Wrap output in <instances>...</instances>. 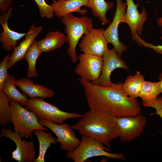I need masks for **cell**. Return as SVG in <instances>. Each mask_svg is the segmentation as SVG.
<instances>
[{
    "instance_id": "obj_1",
    "label": "cell",
    "mask_w": 162,
    "mask_h": 162,
    "mask_svg": "<svg viewBox=\"0 0 162 162\" xmlns=\"http://www.w3.org/2000/svg\"><path fill=\"white\" fill-rule=\"evenodd\" d=\"M79 82L89 108L102 111L117 117L135 116L141 113L137 98H130L126 94L122 82L103 87L81 78Z\"/></svg>"
},
{
    "instance_id": "obj_2",
    "label": "cell",
    "mask_w": 162,
    "mask_h": 162,
    "mask_svg": "<svg viewBox=\"0 0 162 162\" xmlns=\"http://www.w3.org/2000/svg\"><path fill=\"white\" fill-rule=\"evenodd\" d=\"M117 118L103 111L90 108L82 114L78 122L71 127L81 136L98 141L110 148V142L119 136Z\"/></svg>"
},
{
    "instance_id": "obj_3",
    "label": "cell",
    "mask_w": 162,
    "mask_h": 162,
    "mask_svg": "<svg viewBox=\"0 0 162 162\" xmlns=\"http://www.w3.org/2000/svg\"><path fill=\"white\" fill-rule=\"evenodd\" d=\"M61 22L65 27L66 43L69 44L67 50L68 56L75 63L78 60L76 46L82 36L88 33L92 28V20L84 16L77 17L71 14L62 18Z\"/></svg>"
},
{
    "instance_id": "obj_4",
    "label": "cell",
    "mask_w": 162,
    "mask_h": 162,
    "mask_svg": "<svg viewBox=\"0 0 162 162\" xmlns=\"http://www.w3.org/2000/svg\"><path fill=\"white\" fill-rule=\"evenodd\" d=\"M11 114L10 122L14 126V131L22 137L33 139L32 133L37 129L47 130L42 125L38 119L32 112L22 106L18 102L10 100Z\"/></svg>"
},
{
    "instance_id": "obj_5",
    "label": "cell",
    "mask_w": 162,
    "mask_h": 162,
    "mask_svg": "<svg viewBox=\"0 0 162 162\" xmlns=\"http://www.w3.org/2000/svg\"><path fill=\"white\" fill-rule=\"evenodd\" d=\"M80 142L78 147L73 151L68 152L65 157L74 162H84L90 158L104 156L113 159L125 160L122 153H113L102 143L86 136H81Z\"/></svg>"
},
{
    "instance_id": "obj_6",
    "label": "cell",
    "mask_w": 162,
    "mask_h": 162,
    "mask_svg": "<svg viewBox=\"0 0 162 162\" xmlns=\"http://www.w3.org/2000/svg\"><path fill=\"white\" fill-rule=\"evenodd\" d=\"M25 106L38 120H46L57 124L64 123L69 119L81 118L82 116L77 113L63 111L41 98L28 99Z\"/></svg>"
},
{
    "instance_id": "obj_7",
    "label": "cell",
    "mask_w": 162,
    "mask_h": 162,
    "mask_svg": "<svg viewBox=\"0 0 162 162\" xmlns=\"http://www.w3.org/2000/svg\"><path fill=\"white\" fill-rule=\"evenodd\" d=\"M5 137L12 140L15 143L16 148L11 152L10 159L18 162H33L36 154L34 142L32 140H22L19 134L11 129H2L0 137Z\"/></svg>"
},
{
    "instance_id": "obj_8",
    "label": "cell",
    "mask_w": 162,
    "mask_h": 162,
    "mask_svg": "<svg viewBox=\"0 0 162 162\" xmlns=\"http://www.w3.org/2000/svg\"><path fill=\"white\" fill-rule=\"evenodd\" d=\"M120 134L123 143H127L140 137L147 123V118L141 113L135 116L117 117Z\"/></svg>"
},
{
    "instance_id": "obj_9",
    "label": "cell",
    "mask_w": 162,
    "mask_h": 162,
    "mask_svg": "<svg viewBox=\"0 0 162 162\" xmlns=\"http://www.w3.org/2000/svg\"><path fill=\"white\" fill-rule=\"evenodd\" d=\"M43 126L51 130L57 137L56 142L60 143V148L68 152L75 150L79 146L80 141L77 137L69 124H57L44 120H38Z\"/></svg>"
},
{
    "instance_id": "obj_10",
    "label": "cell",
    "mask_w": 162,
    "mask_h": 162,
    "mask_svg": "<svg viewBox=\"0 0 162 162\" xmlns=\"http://www.w3.org/2000/svg\"><path fill=\"white\" fill-rule=\"evenodd\" d=\"M78 60L74 71L81 78L92 82L99 77L103 66L102 56L83 53L79 56Z\"/></svg>"
},
{
    "instance_id": "obj_11",
    "label": "cell",
    "mask_w": 162,
    "mask_h": 162,
    "mask_svg": "<svg viewBox=\"0 0 162 162\" xmlns=\"http://www.w3.org/2000/svg\"><path fill=\"white\" fill-rule=\"evenodd\" d=\"M116 8L112 22L104 30V35L108 43L112 44L116 50L118 56L121 57L123 52L128 49L127 47L119 40L118 28L121 23H124V16L127 6L126 2L122 0H116Z\"/></svg>"
},
{
    "instance_id": "obj_12",
    "label": "cell",
    "mask_w": 162,
    "mask_h": 162,
    "mask_svg": "<svg viewBox=\"0 0 162 162\" xmlns=\"http://www.w3.org/2000/svg\"><path fill=\"white\" fill-rule=\"evenodd\" d=\"M103 28H92L82 37L79 46L83 53L102 56L108 49L109 43Z\"/></svg>"
},
{
    "instance_id": "obj_13",
    "label": "cell",
    "mask_w": 162,
    "mask_h": 162,
    "mask_svg": "<svg viewBox=\"0 0 162 162\" xmlns=\"http://www.w3.org/2000/svg\"><path fill=\"white\" fill-rule=\"evenodd\" d=\"M102 57L104 62L102 72L97 80L91 82L94 84L103 87L109 86L112 83L110 75L114 70L121 68L129 71V68L126 63L118 56L114 48L106 50Z\"/></svg>"
},
{
    "instance_id": "obj_14",
    "label": "cell",
    "mask_w": 162,
    "mask_h": 162,
    "mask_svg": "<svg viewBox=\"0 0 162 162\" xmlns=\"http://www.w3.org/2000/svg\"><path fill=\"white\" fill-rule=\"evenodd\" d=\"M127 6L124 16V23L129 26L131 34L136 32L139 36L142 35L144 23L147 19V14L145 8L143 6L140 13L137 8L140 3L135 4L133 0H126Z\"/></svg>"
},
{
    "instance_id": "obj_15",
    "label": "cell",
    "mask_w": 162,
    "mask_h": 162,
    "mask_svg": "<svg viewBox=\"0 0 162 162\" xmlns=\"http://www.w3.org/2000/svg\"><path fill=\"white\" fill-rule=\"evenodd\" d=\"M13 9L10 8L7 12L0 14V23L3 28V32L0 33V41L4 49L6 51L14 50L16 46L17 42L26 34L14 31L9 27L8 21L12 15Z\"/></svg>"
},
{
    "instance_id": "obj_16",
    "label": "cell",
    "mask_w": 162,
    "mask_h": 162,
    "mask_svg": "<svg viewBox=\"0 0 162 162\" xmlns=\"http://www.w3.org/2000/svg\"><path fill=\"white\" fill-rule=\"evenodd\" d=\"M42 30L41 26L36 27L32 24L26 33L25 39L14 50L8 62L9 68L18 61L25 58L26 54L35 38Z\"/></svg>"
},
{
    "instance_id": "obj_17",
    "label": "cell",
    "mask_w": 162,
    "mask_h": 162,
    "mask_svg": "<svg viewBox=\"0 0 162 162\" xmlns=\"http://www.w3.org/2000/svg\"><path fill=\"white\" fill-rule=\"evenodd\" d=\"M52 5L54 15L59 18L65 17L74 12H77L82 16L88 13L85 6L88 0H52Z\"/></svg>"
},
{
    "instance_id": "obj_18",
    "label": "cell",
    "mask_w": 162,
    "mask_h": 162,
    "mask_svg": "<svg viewBox=\"0 0 162 162\" xmlns=\"http://www.w3.org/2000/svg\"><path fill=\"white\" fill-rule=\"evenodd\" d=\"M16 84L30 99L35 98H50L55 95L52 90L40 84H34L32 80L28 78L16 80Z\"/></svg>"
},
{
    "instance_id": "obj_19",
    "label": "cell",
    "mask_w": 162,
    "mask_h": 162,
    "mask_svg": "<svg viewBox=\"0 0 162 162\" xmlns=\"http://www.w3.org/2000/svg\"><path fill=\"white\" fill-rule=\"evenodd\" d=\"M66 42L64 33L57 31L48 32L46 37L37 42L42 52H49L62 47Z\"/></svg>"
},
{
    "instance_id": "obj_20",
    "label": "cell",
    "mask_w": 162,
    "mask_h": 162,
    "mask_svg": "<svg viewBox=\"0 0 162 162\" xmlns=\"http://www.w3.org/2000/svg\"><path fill=\"white\" fill-rule=\"evenodd\" d=\"M14 76L9 74L8 76L0 90L2 91L10 100L15 101L22 106H25L28 100V96L21 93L16 88Z\"/></svg>"
},
{
    "instance_id": "obj_21",
    "label": "cell",
    "mask_w": 162,
    "mask_h": 162,
    "mask_svg": "<svg viewBox=\"0 0 162 162\" xmlns=\"http://www.w3.org/2000/svg\"><path fill=\"white\" fill-rule=\"evenodd\" d=\"M145 78L140 73L137 71L134 75L127 76L124 82L122 84L123 89L126 94L130 98H137L140 94Z\"/></svg>"
},
{
    "instance_id": "obj_22",
    "label": "cell",
    "mask_w": 162,
    "mask_h": 162,
    "mask_svg": "<svg viewBox=\"0 0 162 162\" xmlns=\"http://www.w3.org/2000/svg\"><path fill=\"white\" fill-rule=\"evenodd\" d=\"M114 5L112 3L105 0H88L85 6L90 8L92 14L97 17L104 25L109 24L110 21L106 16L107 11L112 9Z\"/></svg>"
},
{
    "instance_id": "obj_23",
    "label": "cell",
    "mask_w": 162,
    "mask_h": 162,
    "mask_svg": "<svg viewBox=\"0 0 162 162\" xmlns=\"http://www.w3.org/2000/svg\"><path fill=\"white\" fill-rule=\"evenodd\" d=\"M162 93L160 82H153L145 81L141 90L139 97L141 98L143 106H148L156 100L158 95Z\"/></svg>"
},
{
    "instance_id": "obj_24",
    "label": "cell",
    "mask_w": 162,
    "mask_h": 162,
    "mask_svg": "<svg viewBox=\"0 0 162 162\" xmlns=\"http://www.w3.org/2000/svg\"><path fill=\"white\" fill-rule=\"evenodd\" d=\"M45 131L37 129L34 132L38 140L39 151L38 156L34 160L33 162H44L45 155L47 149L51 147L52 144L57 143L52 134Z\"/></svg>"
},
{
    "instance_id": "obj_25",
    "label": "cell",
    "mask_w": 162,
    "mask_h": 162,
    "mask_svg": "<svg viewBox=\"0 0 162 162\" xmlns=\"http://www.w3.org/2000/svg\"><path fill=\"white\" fill-rule=\"evenodd\" d=\"M41 51L39 48L37 41L34 40L28 51L25 58L28 64L26 74L28 77H36L38 73L36 68V62L40 56Z\"/></svg>"
},
{
    "instance_id": "obj_26",
    "label": "cell",
    "mask_w": 162,
    "mask_h": 162,
    "mask_svg": "<svg viewBox=\"0 0 162 162\" xmlns=\"http://www.w3.org/2000/svg\"><path fill=\"white\" fill-rule=\"evenodd\" d=\"M10 99L0 90V125L4 126L10 122L11 110Z\"/></svg>"
},
{
    "instance_id": "obj_27",
    "label": "cell",
    "mask_w": 162,
    "mask_h": 162,
    "mask_svg": "<svg viewBox=\"0 0 162 162\" xmlns=\"http://www.w3.org/2000/svg\"><path fill=\"white\" fill-rule=\"evenodd\" d=\"M38 7L40 15L48 19L53 18L54 13L52 5L47 4L45 0H34Z\"/></svg>"
},
{
    "instance_id": "obj_28",
    "label": "cell",
    "mask_w": 162,
    "mask_h": 162,
    "mask_svg": "<svg viewBox=\"0 0 162 162\" xmlns=\"http://www.w3.org/2000/svg\"><path fill=\"white\" fill-rule=\"evenodd\" d=\"M132 36L133 39L139 45L152 49L157 53L162 55V45H155L146 42L140 37L136 32L133 34Z\"/></svg>"
},
{
    "instance_id": "obj_29",
    "label": "cell",
    "mask_w": 162,
    "mask_h": 162,
    "mask_svg": "<svg viewBox=\"0 0 162 162\" xmlns=\"http://www.w3.org/2000/svg\"><path fill=\"white\" fill-rule=\"evenodd\" d=\"M10 57V55L8 54L4 57L0 63V90L9 74L8 71L9 68L8 62Z\"/></svg>"
},
{
    "instance_id": "obj_30",
    "label": "cell",
    "mask_w": 162,
    "mask_h": 162,
    "mask_svg": "<svg viewBox=\"0 0 162 162\" xmlns=\"http://www.w3.org/2000/svg\"><path fill=\"white\" fill-rule=\"evenodd\" d=\"M148 107L154 108L156 114L159 116L162 120V97H158L156 100L150 104Z\"/></svg>"
},
{
    "instance_id": "obj_31",
    "label": "cell",
    "mask_w": 162,
    "mask_h": 162,
    "mask_svg": "<svg viewBox=\"0 0 162 162\" xmlns=\"http://www.w3.org/2000/svg\"><path fill=\"white\" fill-rule=\"evenodd\" d=\"M12 0H0V14L6 13L11 5Z\"/></svg>"
},
{
    "instance_id": "obj_32",
    "label": "cell",
    "mask_w": 162,
    "mask_h": 162,
    "mask_svg": "<svg viewBox=\"0 0 162 162\" xmlns=\"http://www.w3.org/2000/svg\"><path fill=\"white\" fill-rule=\"evenodd\" d=\"M158 26L161 28V32L162 34V16L156 20Z\"/></svg>"
},
{
    "instance_id": "obj_33",
    "label": "cell",
    "mask_w": 162,
    "mask_h": 162,
    "mask_svg": "<svg viewBox=\"0 0 162 162\" xmlns=\"http://www.w3.org/2000/svg\"><path fill=\"white\" fill-rule=\"evenodd\" d=\"M158 79L160 80V86L162 90V72L160 73L158 77Z\"/></svg>"
},
{
    "instance_id": "obj_34",
    "label": "cell",
    "mask_w": 162,
    "mask_h": 162,
    "mask_svg": "<svg viewBox=\"0 0 162 162\" xmlns=\"http://www.w3.org/2000/svg\"><path fill=\"white\" fill-rule=\"evenodd\" d=\"M160 39L162 40V36L161 37Z\"/></svg>"
}]
</instances>
